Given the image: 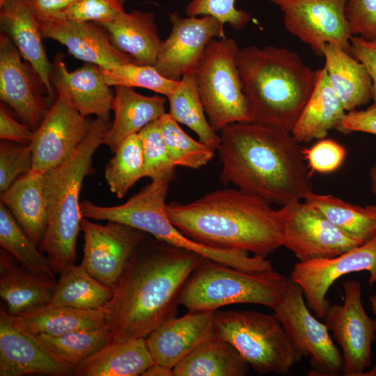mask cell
<instances>
[{"label":"cell","mask_w":376,"mask_h":376,"mask_svg":"<svg viewBox=\"0 0 376 376\" xmlns=\"http://www.w3.org/2000/svg\"><path fill=\"white\" fill-rule=\"evenodd\" d=\"M148 238L129 260L113 297L103 306L115 341L146 338L175 317L185 284L205 259Z\"/></svg>","instance_id":"6da1fadb"},{"label":"cell","mask_w":376,"mask_h":376,"mask_svg":"<svg viewBox=\"0 0 376 376\" xmlns=\"http://www.w3.org/2000/svg\"><path fill=\"white\" fill-rule=\"evenodd\" d=\"M220 180L281 207L312 191L299 143L290 132L253 122L221 130Z\"/></svg>","instance_id":"7a4b0ae2"},{"label":"cell","mask_w":376,"mask_h":376,"mask_svg":"<svg viewBox=\"0 0 376 376\" xmlns=\"http://www.w3.org/2000/svg\"><path fill=\"white\" fill-rule=\"evenodd\" d=\"M166 213L182 233L207 246L265 257L282 246L279 210L237 188L214 191L188 203H166Z\"/></svg>","instance_id":"3957f363"},{"label":"cell","mask_w":376,"mask_h":376,"mask_svg":"<svg viewBox=\"0 0 376 376\" xmlns=\"http://www.w3.org/2000/svg\"><path fill=\"white\" fill-rule=\"evenodd\" d=\"M240 73L251 122L291 132L315 85L318 70L283 47L239 48Z\"/></svg>","instance_id":"277c9868"},{"label":"cell","mask_w":376,"mask_h":376,"mask_svg":"<svg viewBox=\"0 0 376 376\" xmlns=\"http://www.w3.org/2000/svg\"><path fill=\"white\" fill-rule=\"evenodd\" d=\"M96 118L82 141L62 163L44 173L49 218L40 250L59 275L75 264L77 240L81 231L79 196L86 176L93 171V157L111 126Z\"/></svg>","instance_id":"5b68a950"},{"label":"cell","mask_w":376,"mask_h":376,"mask_svg":"<svg viewBox=\"0 0 376 376\" xmlns=\"http://www.w3.org/2000/svg\"><path fill=\"white\" fill-rule=\"evenodd\" d=\"M169 183L151 180L125 203L114 206H102L91 201L81 202L83 217L95 221H112L140 230L154 238L173 246L191 251L206 259L245 271L273 269L265 256L241 250L212 248L198 243L174 226L166 213V199Z\"/></svg>","instance_id":"8992f818"},{"label":"cell","mask_w":376,"mask_h":376,"mask_svg":"<svg viewBox=\"0 0 376 376\" xmlns=\"http://www.w3.org/2000/svg\"><path fill=\"white\" fill-rule=\"evenodd\" d=\"M290 282L274 269L245 271L205 258L185 284L179 304L189 311H212L234 304L274 309Z\"/></svg>","instance_id":"52a82bcc"},{"label":"cell","mask_w":376,"mask_h":376,"mask_svg":"<svg viewBox=\"0 0 376 376\" xmlns=\"http://www.w3.org/2000/svg\"><path fill=\"white\" fill-rule=\"evenodd\" d=\"M213 332L233 345L259 374H288L302 357L274 314L216 311Z\"/></svg>","instance_id":"ba28073f"},{"label":"cell","mask_w":376,"mask_h":376,"mask_svg":"<svg viewBox=\"0 0 376 376\" xmlns=\"http://www.w3.org/2000/svg\"><path fill=\"white\" fill-rule=\"evenodd\" d=\"M239 47L226 37L212 39L195 70L198 91L215 131L235 123L251 122L236 57Z\"/></svg>","instance_id":"9c48e42d"},{"label":"cell","mask_w":376,"mask_h":376,"mask_svg":"<svg viewBox=\"0 0 376 376\" xmlns=\"http://www.w3.org/2000/svg\"><path fill=\"white\" fill-rule=\"evenodd\" d=\"M295 348L309 357V375L335 376L343 372L342 354L325 324L311 313L302 290L290 278L284 297L273 309Z\"/></svg>","instance_id":"30bf717a"},{"label":"cell","mask_w":376,"mask_h":376,"mask_svg":"<svg viewBox=\"0 0 376 376\" xmlns=\"http://www.w3.org/2000/svg\"><path fill=\"white\" fill-rule=\"evenodd\" d=\"M342 285L343 302L330 305L324 323L341 348L343 375L361 376L372 362L376 320L369 317L363 308L361 283L349 280Z\"/></svg>","instance_id":"8fae6325"},{"label":"cell","mask_w":376,"mask_h":376,"mask_svg":"<svg viewBox=\"0 0 376 376\" xmlns=\"http://www.w3.org/2000/svg\"><path fill=\"white\" fill-rule=\"evenodd\" d=\"M283 14L285 29L313 52L323 56L327 44L350 53V38L345 8L348 0H267Z\"/></svg>","instance_id":"7c38bea8"},{"label":"cell","mask_w":376,"mask_h":376,"mask_svg":"<svg viewBox=\"0 0 376 376\" xmlns=\"http://www.w3.org/2000/svg\"><path fill=\"white\" fill-rule=\"evenodd\" d=\"M279 212L282 246L300 262L334 257L362 244L305 201L283 205Z\"/></svg>","instance_id":"4fadbf2b"},{"label":"cell","mask_w":376,"mask_h":376,"mask_svg":"<svg viewBox=\"0 0 376 376\" xmlns=\"http://www.w3.org/2000/svg\"><path fill=\"white\" fill-rule=\"evenodd\" d=\"M367 271L368 285L376 283V235L363 244L338 256L296 263L290 278L302 290L306 302L316 317L324 319L330 303L326 295L343 275Z\"/></svg>","instance_id":"5bb4252c"},{"label":"cell","mask_w":376,"mask_h":376,"mask_svg":"<svg viewBox=\"0 0 376 376\" xmlns=\"http://www.w3.org/2000/svg\"><path fill=\"white\" fill-rule=\"evenodd\" d=\"M84 256L81 265L93 277L113 289L129 260L148 234L130 226L105 224L83 217Z\"/></svg>","instance_id":"9a60e30c"},{"label":"cell","mask_w":376,"mask_h":376,"mask_svg":"<svg viewBox=\"0 0 376 376\" xmlns=\"http://www.w3.org/2000/svg\"><path fill=\"white\" fill-rule=\"evenodd\" d=\"M172 24L169 37L162 41L155 68L164 77L180 81L194 72L211 40L224 38V24L210 15L182 17L169 14Z\"/></svg>","instance_id":"2e32d148"},{"label":"cell","mask_w":376,"mask_h":376,"mask_svg":"<svg viewBox=\"0 0 376 376\" xmlns=\"http://www.w3.org/2000/svg\"><path fill=\"white\" fill-rule=\"evenodd\" d=\"M58 96L39 127L33 131L32 171L45 173L65 160L86 136L91 120L65 97Z\"/></svg>","instance_id":"e0dca14e"},{"label":"cell","mask_w":376,"mask_h":376,"mask_svg":"<svg viewBox=\"0 0 376 376\" xmlns=\"http://www.w3.org/2000/svg\"><path fill=\"white\" fill-rule=\"evenodd\" d=\"M22 56L9 36L0 34V99L33 131L45 118L50 107L42 96L39 77Z\"/></svg>","instance_id":"ac0fdd59"},{"label":"cell","mask_w":376,"mask_h":376,"mask_svg":"<svg viewBox=\"0 0 376 376\" xmlns=\"http://www.w3.org/2000/svg\"><path fill=\"white\" fill-rule=\"evenodd\" d=\"M45 374L75 375V366L49 351L37 337L0 310V376Z\"/></svg>","instance_id":"d6986e66"},{"label":"cell","mask_w":376,"mask_h":376,"mask_svg":"<svg viewBox=\"0 0 376 376\" xmlns=\"http://www.w3.org/2000/svg\"><path fill=\"white\" fill-rule=\"evenodd\" d=\"M38 24L43 38L58 42L67 48L69 54L86 63L103 69L136 63L131 56L112 45L108 31L98 24L67 17Z\"/></svg>","instance_id":"ffe728a7"},{"label":"cell","mask_w":376,"mask_h":376,"mask_svg":"<svg viewBox=\"0 0 376 376\" xmlns=\"http://www.w3.org/2000/svg\"><path fill=\"white\" fill-rule=\"evenodd\" d=\"M50 81L57 94L66 97L83 116L95 115L109 120L114 93L97 65L86 63L69 71L58 54L52 63Z\"/></svg>","instance_id":"44dd1931"},{"label":"cell","mask_w":376,"mask_h":376,"mask_svg":"<svg viewBox=\"0 0 376 376\" xmlns=\"http://www.w3.org/2000/svg\"><path fill=\"white\" fill-rule=\"evenodd\" d=\"M216 311H189L170 318L146 338L155 363L173 367L213 333Z\"/></svg>","instance_id":"7402d4cb"},{"label":"cell","mask_w":376,"mask_h":376,"mask_svg":"<svg viewBox=\"0 0 376 376\" xmlns=\"http://www.w3.org/2000/svg\"><path fill=\"white\" fill-rule=\"evenodd\" d=\"M0 24L2 32L9 36L39 77L51 101L55 90L50 81L52 63L47 56L38 22L28 0H9L0 5Z\"/></svg>","instance_id":"603a6c76"},{"label":"cell","mask_w":376,"mask_h":376,"mask_svg":"<svg viewBox=\"0 0 376 376\" xmlns=\"http://www.w3.org/2000/svg\"><path fill=\"white\" fill-rule=\"evenodd\" d=\"M5 249L0 250V296L6 312L18 316L49 304L57 281L41 277L18 265Z\"/></svg>","instance_id":"cb8c5ba5"},{"label":"cell","mask_w":376,"mask_h":376,"mask_svg":"<svg viewBox=\"0 0 376 376\" xmlns=\"http://www.w3.org/2000/svg\"><path fill=\"white\" fill-rule=\"evenodd\" d=\"M1 203L38 247L45 238L49 218L44 173L31 171L19 176L1 194Z\"/></svg>","instance_id":"d4e9b609"},{"label":"cell","mask_w":376,"mask_h":376,"mask_svg":"<svg viewBox=\"0 0 376 376\" xmlns=\"http://www.w3.org/2000/svg\"><path fill=\"white\" fill-rule=\"evenodd\" d=\"M167 98L160 95L146 96L133 88L114 86L111 110L114 119L106 132L102 144L115 152L129 136L139 133L150 123L166 113Z\"/></svg>","instance_id":"484cf974"},{"label":"cell","mask_w":376,"mask_h":376,"mask_svg":"<svg viewBox=\"0 0 376 376\" xmlns=\"http://www.w3.org/2000/svg\"><path fill=\"white\" fill-rule=\"evenodd\" d=\"M100 25L108 31L112 45L131 56L136 64L155 65L163 40L152 13L124 11Z\"/></svg>","instance_id":"4316f807"},{"label":"cell","mask_w":376,"mask_h":376,"mask_svg":"<svg viewBox=\"0 0 376 376\" xmlns=\"http://www.w3.org/2000/svg\"><path fill=\"white\" fill-rule=\"evenodd\" d=\"M155 361L146 338L112 340L75 367L77 376H138Z\"/></svg>","instance_id":"83f0119b"},{"label":"cell","mask_w":376,"mask_h":376,"mask_svg":"<svg viewBox=\"0 0 376 376\" xmlns=\"http://www.w3.org/2000/svg\"><path fill=\"white\" fill-rule=\"evenodd\" d=\"M345 113L323 67L318 69L312 93L290 133L299 143L324 139L329 131L337 128Z\"/></svg>","instance_id":"f1b7e54d"},{"label":"cell","mask_w":376,"mask_h":376,"mask_svg":"<svg viewBox=\"0 0 376 376\" xmlns=\"http://www.w3.org/2000/svg\"><path fill=\"white\" fill-rule=\"evenodd\" d=\"M323 57L330 85L346 112L355 110L371 100V79L358 59L333 44L325 45Z\"/></svg>","instance_id":"f546056e"},{"label":"cell","mask_w":376,"mask_h":376,"mask_svg":"<svg viewBox=\"0 0 376 376\" xmlns=\"http://www.w3.org/2000/svg\"><path fill=\"white\" fill-rule=\"evenodd\" d=\"M249 365L214 332L173 368L174 376H244Z\"/></svg>","instance_id":"4dcf8cb0"},{"label":"cell","mask_w":376,"mask_h":376,"mask_svg":"<svg viewBox=\"0 0 376 376\" xmlns=\"http://www.w3.org/2000/svg\"><path fill=\"white\" fill-rule=\"evenodd\" d=\"M13 318L19 326L34 336H60L108 324L104 307L85 310L48 304Z\"/></svg>","instance_id":"1f68e13d"},{"label":"cell","mask_w":376,"mask_h":376,"mask_svg":"<svg viewBox=\"0 0 376 376\" xmlns=\"http://www.w3.org/2000/svg\"><path fill=\"white\" fill-rule=\"evenodd\" d=\"M113 296V288L75 264L60 274L49 305L93 310L102 308Z\"/></svg>","instance_id":"d6a6232c"},{"label":"cell","mask_w":376,"mask_h":376,"mask_svg":"<svg viewBox=\"0 0 376 376\" xmlns=\"http://www.w3.org/2000/svg\"><path fill=\"white\" fill-rule=\"evenodd\" d=\"M304 201L361 244L376 235V205H354L332 195L313 191Z\"/></svg>","instance_id":"836d02e7"},{"label":"cell","mask_w":376,"mask_h":376,"mask_svg":"<svg viewBox=\"0 0 376 376\" xmlns=\"http://www.w3.org/2000/svg\"><path fill=\"white\" fill-rule=\"evenodd\" d=\"M166 97L169 105V114L176 122L195 132L201 142L217 150L220 143V135L217 134L206 118L195 72L183 76L175 91Z\"/></svg>","instance_id":"e575fe53"},{"label":"cell","mask_w":376,"mask_h":376,"mask_svg":"<svg viewBox=\"0 0 376 376\" xmlns=\"http://www.w3.org/2000/svg\"><path fill=\"white\" fill-rule=\"evenodd\" d=\"M0 245L24 269L41 277L56 280V274L48 257L32 242L1 203Z\"/></svg>","instance_id":"d590c367"},{"label":"cell","mask_w":376,"mask_h":376,"mask_svg":"<svg viewBox=\"0 0 376 376\" xmlns=\"http://www.w3.org/2000/svg\"><path fill=\"white\" fill-rule=\"evenodd\" d=\"M36 336L53 354L75 367L113 340L109 324L60 336L41 334Z\"/></svg>","instance_id":"8d00e7d4"},{"label":"cell","mask_w":376,"mask_h":376,"mask_svg":"<svg viewBox=\"0 0 376 376\" xmlns=\"http://www.w3.org/2000/svg\"><path fill=\"white\" fill-rule=\"evenodd\" d=\"M144 177L142 143L137 133L127 136L118 146L107 164L104 178L109 190L117 198H123Z\"/></svg>","instance_id":"74e56055"},{"label":"cell","mask_w":376,"mask_h":376,"mask_svg":"<svg viewBox=\"0 0 376 376\" xmlns=\"http://www.w3.org/2000/svg\"><path fill=\"white\" fill-rule=\"evenodd\" d=\"M158 120L169 157L175 166L197 169L211 161L216 150L191 137L169 113L162 115Z\"/></svg>","instance_id":"f35d334b"},{"label":"cell","mask_w":376,"mask_h":376,"mask_svg":"<svg viewBox=\"0 0 376 376\" xmlns=\"http://www.w3.org/2000/svg\"><path fill=\"white\" fill-rule=\"evenodd\" d=\"M100 69L104 81L110 86L143 88L166 97L175 91L180 81L164 77L153 65L128 63L111 69Z\"/></svg>","instance_id":"ab89813d"},{"label":"cell","mask_w":376,"mask_h":376,"mask_svg":"<svg viewBox=\"0 0 376 376\" xmlns=\"http://www.w3.org/2000/svg\"><path fill=\"white\" fill-rule=\"evenodd\" d=\"M158 119L148 124L138 133L142 143L145 177L169 183L175 179L176 166L169 157Z\"/></svg>","instance_id":"60d3db41"},{"label":"cell","mask_w":376,"mask_h":376,"mask_svg":"<svg viewBox=\"0 0 376 376\" xmlns=\"http://www.w3.org/2000/svg\"><path fill=\"white\" fill-rule=\"evenodd\" d=\"M33 151L30 144H0V193L3 194L22 175L32 170Z\"/></svg>","instance_id":"b9f144b4"},{"label":"cell","mask_w":376,"mask_h":376,"mask_svg":"<svg viewBox=\"0 0 376 376\" xmlns=\"http://www.w3.org/2000/svg\"><path fill=\"white\" fill-rule=\"evenodd\" d=\"M235 3V0H191L185 13L187 16H212L239 31L248 24L251 17L247 12L237 9Z\"/></svg>","instance_id":"7bdbcfd3"},{"label":"cell","mask_w":376,"mask_h":376,"mask_svg":"<svg viewBox=\"0 0 376 376\" xmlns=\"http://www.w3.org/2000/svg\"><path fill=\"white\" fill-rule=\"evenodd\" d=\"M125 0H77L67 10L65 17L102 24L125 11Z\"/></svg>","instance_id":"ee69618b"},{"label":"cell","mask_w":376,"mask_h":376,"mask_svg":"<svg viewBox=\"0 0 376 376\" xmlns=\"http://www.w3.org/2000/svg\"><path fill=\"white\" fill-rule=\"evenodd\" d=\"M301 153L308 163L310 175L313 172L327 173L336 171L346 155L343 146L334 140L324 139L310 148L301 149Z\"/></svg>","instance_id":"f6af8a7d"},{"label":"cell","mask_w":376,"mask_h":376,"mask_svg":"<svg viewBox=\"0 0 376 376\" xmlns=\"http://www.w3.org/2000/svg\"><path fill=\"white\" fill-rule=\"evenodd\" d=\"M345 15L352 36L376 40V0H348Z\"/></svg>","instance_id":"bcb514c9"},{"label":"cell","mask_w":376,"mask_h":376,"mask_svg":"<svg viewBox=\"0 0 376 376\" xmlns=\"http://www.w3.org/2000/svg\"><path fill=\"white\" fill-rule=\"evenodd\" d=\"M350 54L366 68L371 79V100L376 105V40L352 36Z\"/></svg>","instance_id":"7dc6e473"},{"label":"cell","mask_w":376,"mask_h":376,"mask_svg":"<svg viewBox=\"0 0 376 376\" xmlns=\"http://www.w3.org/2000/svg\"><path fill=\"white\" fill-rule=\"evenodd\" d=\"M336 130L343 134L359 132L376 135V105L346 112Z\"/></svg>","instance_id":"c3c4849f"},{"label":"cell","mask_w":376,"mask_h":376,"mask_svg":"<svg viewBox=\"0 0 376 376\" xmlns=\"http://www.w3.org/2000/svg\"><path fill=\"white\" fill-rule=\"evenodd\" d=\"M33 131L22 122H19L8 112L3 104L0 107V138L22 145L29 144Z\"/></svg>","instance_id":"681fc988"},{"label":"cell","mask_w":376,"mask_h":376,"mask_svg":"<svg viewBox=\"0 0 376 376\" xmlns=\"http://www.w3.org/2000/svg\"><path fill=\"white\" fill-rule=\"evenodd\" d=\"M38 22L65 17L77 0H28Z\"/></svg>","instance_id":"f907efd6"},{"label":"cell","mask_w":376,"mask_h":376,"mask_svg":"<svg viewBox=\"0 0 376 376\" xmlns=\"http://www.w3.org/2000/svg\"><path fill=\"white\" fill-rule=\"evenodd\" d=\"M142 375L143 376H156V375L170 376V375H173V374L172 369L166 368L164 366H162L160 364L155 363L152 366H150L148 369H147Z\"/></svg>","instance_id":"816d5d0a"},{"label":"cell","mask_w":376,"mask_h":376,"mask_svg":"<svg viewBox=\"0 0 376 376\" xmlns=\"http://www.w3.org/2000/svg\"><path fill=\"white\" fill-rule=\"evenodd\" d=\"M370 177L371 189L376 196V170H375L373 168L370 171Z\"/></svg>","instance_id":"f5cc1de1"},{"label":"cell","mask_w":376,"mask_h":376,"mask_svg":"<svg viewBox=\"0 0 376 376\" xmlns=\"http://www.w3.org/2000/svg\"><path fill=\"white\" fill-rule=\"evenodd\" d=\"M370 308L373 314L376 316V294L370 296Z\"/></svg>","instance_id":"db71d44e"},{"label":"cell","mask_w":376,"mask_h":376,"mask_svg":"<svg viewBox=\"0 0 376 376\" xmlns=\"http://www.w3.org/2000/svg\"><path fill=\"white\" fill-rule=\"evenodd\" d=\"M9 0H0V5L3 4V3H5L6 1H8Z\"/></svg>","instance_id":"11a10c76"},{"label":"cell","mask_w":376,"mask_h":376,"mask_svg":"<svg viewBox=\"0 0 376 376\" xmlns=\"http://www.w3.org/2000/svg\"><path fill=\"white\" fill-rule=\"evenodd\" d=\"M373 168L375 170H376V162H375V165H374V166H373Z\"/></svg>","instance_id":"9f6ffc18"}]
</instances>
